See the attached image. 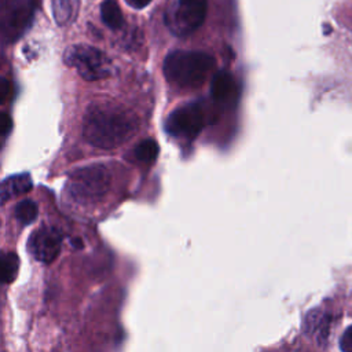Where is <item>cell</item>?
Returning <instances> with one entry per match:
<instances>
[{"label":"cell","mask_w":352,"mask_h":352,"mask_svg":"<svg viewBox=\"0 0 352 352\" xmlns=\"http://www.w3.org/2000/svg\"><path fill=\"white\" fill-rule=\"evenodd\" d=\"M138 126V118L131 110L110 102H95L85 110L82 136L89 144L110 150L133 138Z\"/></svg>","instance_id":"obj_1"},{"label":"cell","mask_w":352,"mask_h":352,"mask_svg":"<svg viewBox=\"0 0 352 352\" xmlns=\"http://www.w3.org/2000/svg\"><path fill=\"white\" fill-rule=\"evenodd\" d=\"M214 65V58L206 52L176 50L166 55L162 69L170 85L194 89L206 81Z\"/></svg>","instance_id":"obj_2"},{"label":"cell","mask_w":352,"mask_h":352,"mask_svg":"<svg viewBox=\"0 0 352 352\" xmlns=\"http://www.w3.org/2000/svg\"><path fill=\"white\" fill-rule=\"evenodd\" d=\"M110 187L109 170L98 164L73 170L66 183L67 194L78 202H91L102 198Z\"/></svg>","instance_id":"obj_3"},{"label":"cell","mask_w":352,"mask_h":352,"mask_svg":"<svg viewBox=\"0 0 352 352\" xmlns=\"http://www.w3.org/2000/svg\"><path fill=\"white\" fill-rule=\"evenodd\" d=\"M63 62L74 67L77 73L88 81L106 78L111 74V60L100 50L87 45H70L63 54Z\"/></svg>","instance_id":"obj_4"},{"label":"cell","mask_w":352,"mask_h":352,"mask_svg":"<svg viewBox=\"0 0 352 352\" xmlns=\"http://www.w3.org/2000/svg\"><path fill=\"white\" fill-rule=\"evenodd\" d=\"M205 109L201 102H188L176 107L165 121V131L172 138L192 140L205 126Z\"/></svg>","instance_id":"obj_5"},{"label":"cell","mask_w":352,"mask_h":352,"mask_svg":"<svg viewBox=\"0 0 352 352\" xmlns=\"http://www.w3.org/2000/svg\"><path fill=\"white\" fill-rule=\"evenodd\" d=\"M208 0H177L176 6L165 14V23L176 36L195 32L205 21Z\"/></svg>","instance_id":"obj_6"},{"label":"cell","mask_w":352,"mask_h":352,"mask_svg":"<svg viewBox=\"0 0 352 352\" xmlns=\"http://www.w3.org/2000/svg\"><path fill=\"white\" fill-rule=\"evenodd\" d=\"M34 14V0H3L1 36L6 43L18 40L29 28Z\"/></svg>","instance_id":"obj_7"},{"label":"cell","mask_w":352,"mask_h":352,"mask_svg":"<svg viewBox=\"0 0 352 352\" xmlns=\"http://www.w3.org/2000/svg\"><path fill=\"white\" fill-rule=\"evenodd\" d=\"M62 234L54 227H40L36 230L28 242V249L32 256L44 264L52 263L60 253Z\"/></svg>","instance_id":"obj_8"},{"label":"cell","mask_w":352,"mask_h":352,"mask_svg":"<svg viewBox=\"0 0 352 352\" xmlns=\"http://www.w3.org/2000/svg\"><path fill=\"white\" fill-rule=\"evenodd\" d=\"M210 95L219 103H231L236 99L238 85L227 70L217 72L210 81Z\"/></svg>","instance_id":"obj_9"},{"label":"cell","mask_w":352,"mask_h":352,"mask_svg":"<svg viewBox=\"0 0 352 352\" xmlns=\"http://www.w3.org/2000/svg\"><path fill=\"white\" fill-rule=\"evenodd\" d=\"M33 187V182L28 173L8 176L1 183V202H7L10 198H15L29 192Z\"/></svg>","instance_id":"obj_10"},{"label":"cell","mask_w":352,"mask_h":352,"mask_svg":"<svg viewBox=\"0 0 352 352\" xmlns=\"http://www.w3.org/2000/svg\"><path fill=\"white\" fill-rule=\"evenodd\" d=\"M51 4L54 19L60 26L74 22L80 11V0H51Z\"/></svg>","instance_id":"obj_11"},{"label":"cell","mask_w":352,"mask_h":352,"mask_svg":"<svg viewBox=\"0 0 352 352\" xmlns=\"http://www.w3.org/2000/svg\"><path fill=\"white\" fill-rule=\"evenodd\" d=\"M304 330L307 334L316 338H326L329 330V316L320 309H312L305 316Z\"/></svg>","instance_id":"obj_12"},{"label":"cell","mask_w":352,"mask_h":352,"mask_svg":"<svg viewBox=\"0 0 352 352\" xmlns=\"http://www.w3.org/2000/svg\"><path fill=\"white\" fill-rule=\"evenodd\" d=\"M100 15H102V21L104 22V25L113 30H118L124 26L122 12L114 0H104L102 3Z\"/></svg>","instance_id":"obj_13"},{"label":"cell","mask_w":352,"mask_h":352,"mask_svg":"<svg viewBox=\"0 0 352 352\" xmlns=\"http://www.w3.org/2000/svg\"><path fill=\"white\" fill-rule=\"evenodd\" d=\"M37 214H38L37 204L32 199H22L14 208V216L22 226H28L33 223Z\"/></svg>","instance_id":"obj_14"},{"label":"cell","mask_w":352,"mask_h":352,"mask_svg":"<svg viewBox=\"0 0 352 352\" xmlns=\"http://www.w3.org/2000/svg\"><path fill=\"white\" fill-rule=\"evenodd\" d=\"M158 153H160L158 143L150 138L139 142L133 148V154L140 162H153L157 158Z\"/></svg>","instance_id":"obj_15"},{"label":"cell","mask_w":352,"mask_h":352,"mask_svg":"<svg viewBox=\"0 0 352 352\" xmlns=\"http://www.w3.org/2000/svg\"><path fill=\"white\" fill-rule=\"evenodd\" d=\"M19 270V258L15 253L7 252L1 257V280L3 283H11Z\"/></svg>","instance_id":"obj_16"},{"label":"cell","mask_w":352,"mask_h":352,"mask_svg":"<svg viewBox=\"0 0 352 352\" xmlns=\"http://www.w3.org/2000/svg\"><path fill=\"white\" fill-rule=\"evenodd\" d=\"M340 346L345 352H352V326H349L341 336Z\"/></svg>","instance_id":"obj_17"},{"label":"cell","mask_w":352,"mask_h":352,"mask_svg":"<svg viewBox=\"0 0 352 352\" xmlns=\"http://www.w3.org/2000/svg\"><path fill=\"white\" fill-rule=\"evenodd\" d=\"M1 135L3 136H6L8 132H10V129H11V118H10V116L7 114V113H3V116H1Z\"/></svg>","instance_id":"obj_18"},{"label":"cell","mask_w":352,"mask_h":352,"mask_svg":"<svg viewBox=\"0 0 352 352\" xmlns=\"http://www.w3.org/2000/svg\"><path fill=\"white\" fill-rule=\"evenodd\" d=\"M11 82L7 80V78H3L1 80V99H3V102H6L7 99H8V96H7V94L8 92H11Z\"/></svg>","instance_id":"obj_19"},{"label":"cell","mask_w":352,"mask_h":352,"mask_svg":"<svg viewBox=\"0 0 352 352\" xmlns=\"http://www.w3.org/2000/svg\"><path fill=\"white\" fill-rule=\"evenodd\" d=\"M151 0H126V3L135 8H143L146 7Z\"/></svg>","instance_id":"obj_20"}]
</instances>
